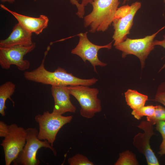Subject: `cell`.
I'll list each match as a JSON object with an SVG mask.
<instances>
[{"mask_svg":"<svg viewBox=\"0 0 165 165\" xmlns=\"http://www.w3.org/2000/svg\"><path fill=\"white\" fill-rule=\"evenodd\" d=\"M50 49V46H48L44 52V58L38 67L32 71L24 72V76L26 80L57 86L79 85L89 86L95 84L98 81V79L94 78L88 79L79 78L72 73L68 72L64 69L61 67H58L53 72L46 70L44 64Z\"/></svg>","mask_w":165,"mask_h":165,"instance_id":"cell-1","label":"cell"},{"mask_svg":"<svg viewBox=\"0 0 165 165\" xmlns=\"http://www.w3.org/2000/svg\"><path fill=\"white\" fill-rule=\"evenodd\" d=\"M119 0H94L91 12L84 17V26L92 33L104 32L112 23Z\"/></svg>","mask_w":165,"mask_h":165,"instance_id":"cell-2","label":"cell"},{"mask_svg":"<svg viewBox=\"0 0 165 165\" xmlns=\"http://www.w3.org/2000/svg\"><path fill=\"white\" fill-rule=\"evenodd\" d=\"M70 95L78 101L81 107L80 115L86 118H93L102 110L100 100L98 98L99 90L87 86H66Z\"/></svg>","mask_w":165,"mask_h":165,"instance_id":"cell-3","label":"cell"},{"mask_svg":"<svg viewBox=\"0 0 165 165\" xmlns=\"http://www.w3.org/2000/svg\"><path fill=\"white\" fill-rule=\"evenodd\" d=\"M72 118V116H64L48 111L36 115L35 119L39 125L38 138L47 141L53 146L59 131L64 125L70 123Z\"/></svg>","mask_w":165,"mask_h":165,"instance_id":"cell-4","label":"cell"},{"mask_svg":"<svg viewBox=\"0 0 165 165\" xmlns=\"http://www.w3.org/2000/svg\"><path fill=\"white\" fill-rule=\"evenodd\" d=\"M27 138L25 145L17 157L13 161L14 165H38L39 160L36 157L38 150L42 147L49 148L55 156L56 150L46 140H39L38 137V131L35 128L26 129Z\"/></svg>","mask_w":165,"mask_h":165,"instance_id":"cell-5","label":"cell"},{"mask_svg":"<svg viewBox=\"0 0 165 165\" xmlns=\"http://www.w3.org/2000/svg\"><path fill=\"white\" fill-rule=\"evenodd\" d=\"M141 6V3L136 2L131 5H124L117 10L112 22L114 29L112 36L115 46L124 41L133 24L134 16Z\"/></svg>","mask_w":165,"mask_h":165,"instance_id":"cell-6","label":"cell"},{"mask_svg":"<svg viewBox=\"0 0 165 165\" xmlns=\"http://www.w3.org/2000/svg\"><path fill=\"white\" fill-rule=\"evenodd\" d=\"M165 28L163 27L155 33L145 37L137 39L127 38L123 42L116 45L115 48L122 52V57L125 58L129 54L137 57L140 60L141 68H144L145 59L154 48V39L156 35Z\"/></svg>","mask_w":165,"mask_h":165,"instance_id":"cell-7","label":"cell"},{"mask_svg":"<svg viewBox=\"0 0 165 165\" xmlns=\"http://www.w3.org/2000/svg\"><path fill=\"white\" fill-rule=\"evenodd\" d=\"M9 132L2 141L5 164L10 165L17 157L26 142L27 131L23 127L16 124L9 125Z\"/></svg>","mask_w":165,"mask_h":165,"instance_id":"cell-8","label":"cell"},{"mask_svg":"<svg viewBox=\"0 0 165 165\" xmlns=\"http://www.w3.org/2000/svg\"><path fill=\"white\" fill-rule=\"evenodd\" d=\"M35 43L29 46L17 45L11 47H0V65L2 68L9 69L12 65H15L20 71L28 69L30 65V62L24 59V56L33 51Z\"/></svg>","mask_w":165,"mask_h":165,"instance_id":"cell-9","label":"cell"},{"mask_svg":"<svg viewBox=\"0 0 165 165\" xmlns=\"http://www.w3.org/2000/svg\"><path fill=\"white\" fill-rule=\"evenodd\" d=\"M78 35L79 38L78 43L72 50L71 53L79 56L85 62L86 61H88L93 67L94 72L97 73L96 66L105 67L107 65L99 59L98 51L102 48L111 49L113 41L106 45H98L93 43L89 40L87 32L80 33Z\"/></svg>","mask_w":165,"mask_h":165,"instance_id":"cell-10","label":"cell"},{"mask_svg":"<svg viewBox=\"0 0 165 165\" xmlns=\"http://www.w3.org/2000/svg\"><path fill=\"white\" fill-rule=\"evenodd\" d=\"M137 127L143 130V133H139L134 138L133 144L139 152L145 157L148 165H159V163L150 145L151 137L156 134L153 125L148 121H142Z\"/></svg>","mask_w":165,"mask_h":165,"instance_id":"cell-11","label":"cell"},{"mask_svg":"<svg viewBox=\"0 0 165 165\" xmlns=\"http://www.w3.org/2000/svg\"><path fill=\"white\" fill-rule=\"evenodd\" d=\"M0 6L11 14L24 28L31 33L39 35L48 26L49 19L45 15H41L38 17H30L12 11L3 5L1 4Z\"/></svg>","mask_w":165,"mask_h":165,"instance_id":"cell-12","label":"cell"},{"mask_svg":"<svg viewBox=\"0 0 165 165\" xmlns=\"http://www.w3.org/2000/svg\"><path fill=\"white\" fill-rule=\"evenodd\" d=\"M51 92L54 100L52 112L62 115L75 112L76 108L71 101L70 94L66 86H52Z\"/></svg>","mask_w":165,"mask_h":165,"instance_id":"cell-13","label":"cell"},{"mask_svg":"<svg viewBox=\"0 0 165 165\" xmlns=\"http://www.w3.org/2000/svg\"><path fill=\"white\" fill-rule=\"evenodd\" d=\"M32 35V33L18 23L13 27L9 36L5 39L0 40V47H9L17 45L30 46L33 43Z\"/></svg>","mask_w":165,"mask_h":165,"instance_id":"cell-14","label":"cell"},{"mask_svg":"<svg viewBox=\"0 0 165 165\" xmlns=\"http://www.w3.org/2000/svg\"><path fill=\"white\" fill-rule=\"evenodd\" d=\"M125 97L127 105L133 110L139 109L144 106L148 100L147 95L130 89L125 92Z\"/></svg>","mask_w":165,"mask_h":165,"instance_id":"cell-15","label":"cell"},{"mask_svg":"<svg viewBox=\"0 0 165 165\" xmlns=\"http://www.w3.org/2000/svg\"><path fill=\"white\" fill-rule=\"evenodd\" d=\"M15 89V85L10 81L6 82L0 86V113L3 116L6 115V102L8 99L12 101L14 106V102L11 96L13 94Z\"/></svg>","mask_w":165,"mask_h":165,"instance_id":"cell-16","label":"cell"},{"mask_svg":"<svg viewBox=\"0 0 165 165\" xmlns=\"http://www.w3.org/2000/svg\"><path fill=\"white\" fill-rule=\"evenodd\" d=\"M114 165H139V163L135 155L127 150L119 153V157Z\"/></svg>","mask_w":165,"mask_h":165,"instance_id":"cell-17","label":"cell"},{"mask_svg":"<svg viewBox=\"0 0 165 165\" xmlns=\"http://www.w3.org/2000/svg\"><path fill=\"white\" fill-rule=\"evenodd\" d=\"M156 106L152 105L144 106L141 108L133 110L131 114L136 119L139 120L143 116H151L154 114Z\"/></svg>","mask_w":165,"mask_h":165,"instance_id":"cell-18","label":"cell"},{"mask_svg":"<svg viewBox=\"0 0 165 165\" xmlns=\"http://www.w3.org/2000/svg\"><path fill=\"white\" fill-rule=\"evenodd\" d=\"M147 121L152 125L156 124L159 120L165 121V108L160 105L156 106L154 114L151 116L147 117Z\"/></svg>","mask_w":165,"mask_h":165,"instance_id":"cell-19","label":"cell"},{"mask_svg":"<svg viewBox=\"0 0 165 165\" xmlns=\"http://www.w3.org/2000/svg\"><path fill=\"white\" fill-rule=\"evenodd\" d=\"M70 165H94V163L83 155L78 153L69 158L68 160Z\"/></svg>","mask_w":165,"mask_h":165,"instance_id":"cell-20","label":"cell"},{"mask_svg":"<svg viewBox=\"0 0 165 165\" xmlns=\"http://www.w3.org/2000/svg\"><path fill=\"white\" fill-rule=\"evenodd\" d=\"M152 100L160 103L165 106V81L159 85L155 98Z\"/></svg>","mask_w":165,"mask_h":165,"instance_id":"cell-21","label":"cell"},{"mask_svg":"<svg viewBox=\"0 0 165 165\" xmlns=\"http://www.w3.org/2000/svg\"><path fill=\"white\" fill-rule=\"evenodd\" d=\"M70 1L72 5H75L77 8V12L76 13V14L80 18H84L85 14V7L79 3L78 0H70Z\"/></svg>","mask_w":165,"mask_h":165,"instance_id":"cell-22","label":"cell"},{"mask_svg":"<svg viewBox=\"0 0 165 165\" xmlns=\"http://www.w3.org/2000/svg\"><path fill=\"white\" fill-rule=\"evenodd\" d=\"M156 130L161 134L163 139L165 138V121L159 120L156 123Z\"/></svg>","mask_w":165,"mask_h":165,"instance_id":"cell-23","label":"cell"},{"mask_svg":"<svg viewBox=\"0 0 165 165\" xmlns=\"http://www.w3.org/2000/svg\"><path fill=\"white\" fill-rule=\"evenodd\" d=\"M9 132V125H7L3 122L0 121V137H6Z\"/></svg>","mask_w":165,"mask_h":165,"instance_id":"cell-24","label":"cell"},{"mask_svg":"<svg viewBox=\"0 0 165 165\" xmlns=\"http://www.w3.org/2000/svg\"><path fill=\"white\" fill-rule=\"evenodd\" d=\"M163 39L161 41L155 40L153 42V45L155 46L159 45L165 48V35L163 36ZM165 68V64L163 65V67L161 68L159 72Z\"/></svg>","mask_w":165,"mask_h":165,"instance_id":"cell-25","label":"cell"},{"mask_svg":"<svg viewBox=\"0 0 165 165\" xmlns=\"http://www.w3.org/2000/svg\"><path fill=\"white\" fill-rule=\"evenodd\" d=\"M158 153L160 156L165 154V138L163 139L162 141L160 146V150Z\"/></svg>","mask_w":165,"mask_h":165,"instance_id":"cell-26","label":"cell"},{"mask_svg":"<svg viewBox=\"0 0 165 165\" xmlns=\"http://www.w3.org/2000/svg\"><path fill=\"white\" fill-rule=\"evenodd\" d=\"M81 4L84 7L86 6L89 3L91 4L94 0H80Z\"/></svg>","mask_w":165,"mask_h":165,"instance_id":"cell-27","label":"cell"},{"mask_svg":"<svg viewBox=\"0 0 165 165\" xmlns=\"http://www.w3.org/2000/svg\"><path fill=\"white\" fill-rule=\"evenodd\" d=\"M2 2H7L9 3L12 4L13 3L15 0H0Z\"/></svg>","mask_w":165,"mask_h":165,"instance_id":"cell-28","label":"cell"},{"mask_svg":"<svg viewBox=\"0 0 165 165\" xmlns=\"http://www.w3.org/2000/svg\"><path fill=\"white\" fill-rule=\"evenodd\" d=\"M129 0H124L123 1V4H124V3L126 2V1H129ZM163 1H164V2L165 3V0H163Z\"/></svg>","mask_w":165,"mask_h":165,"instance_id":"cell-29","label":"cell"},{"mask_svg":"<svg viewBox=\"0 0 165 165\" xmlns=\"http://www.w3.org/2000/svg\"><path fill=\"white\" fill-rule=\"evenodd\" d=\"M35 1H36L37 0H34Z\"/></svg>","mask_w":165,"mask_h":165,"instance_id":"cell-30","label":"cell"}]
</instances>
